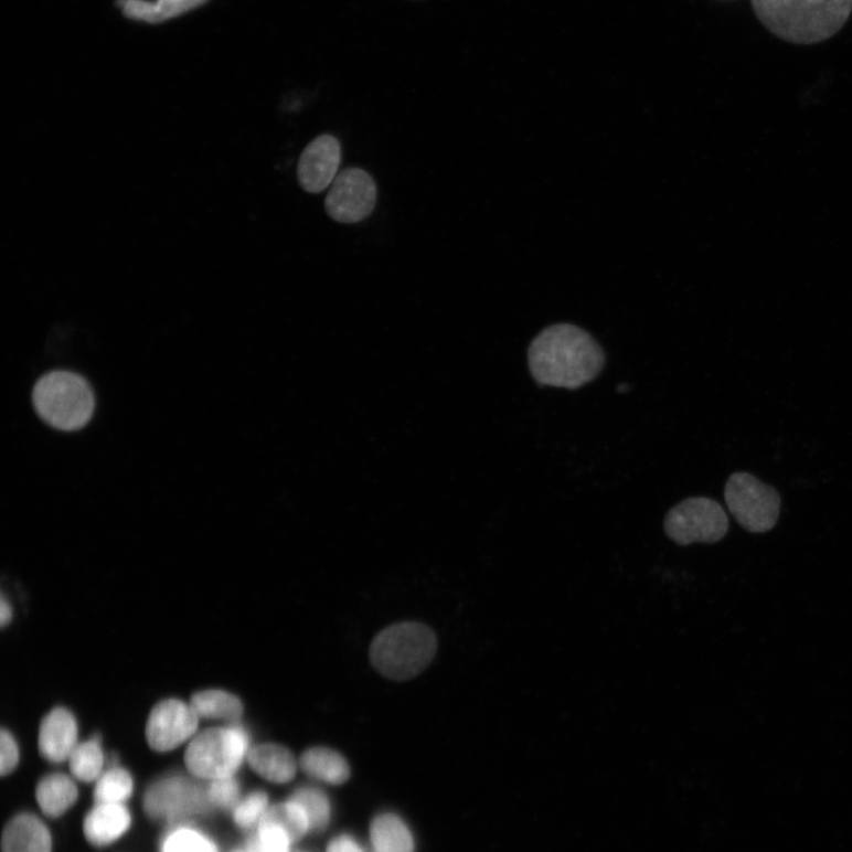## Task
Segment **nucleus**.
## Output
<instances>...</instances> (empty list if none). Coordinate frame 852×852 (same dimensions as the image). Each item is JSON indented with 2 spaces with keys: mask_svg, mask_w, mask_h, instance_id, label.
<instances>
[{
  "mask_svg": "<svg viewBox=\"0 0 852 852\" xmlns=\"http://www.w3.org/2000/svg\"><path fill=\"white\" fill-rule=\"evenodd\" d=\"M249 735L239 725L206 729L189 745L185 764L196 778L216 780L234 777L248 757Z\"/></svg>",
  "mask_w": 852,
  "mask_h": 852,
  "instance_id": "5",
  "label": "nucleus"
},
{
  "mask_svg": "<svg viewBox=\"0 0 852 852\" xmlns=\"http://www.w3.org/2000/svg\"><path fill=\"white\" fill-rule=\"evenodd\" d=\"M130 821L124 805H96L85 819L86 839L95 846H106L121 838Z\"/></svg>",
  "mask_w": 852,
  "mask_h": 852,
  "instance_id": "14",
  "label": "nucleus"
},
{
  "mask_svg": "<svg viewBox=\"0 0 852 852\" xmlns=\"http://www.w3.org/2000/svg\"><path fill=\"white\" fill-rule=\"evenodd\" d=\"M529 365L539 385L577 390L597 379L605 365V354L581 327L558 323L534 338Z\"/></svg>",
  "mask_w": 852,
  "mask_h": 852,
  "instance_id": "1",
  "label": "nucleus"
},
{
  "mask_svg": "<svg viewBox=\"0 0 852 852\" xmlns=\"http://www.w3.org/2000/svg\"><path fill=\"white\" fill-rule=\"evenodd\" d=\"M300 766L308 776L332 785H341L350 778L348 762L330 748L317 747L306 750Z\"/></svg>",
  "mask_w": 852,
  "mask_h": 852,
  "instance_id": "17",
  "label": "nucleus"
},
{
  "mask_svg": "<svg viewBox=\"0 0 852 852\" xmlns=\"http://www.w3.org/2000/svg\"><path fill=\"white\" fill-rule=\"evenodd\" d=\"M3 852H52V835L34 814L11 819L2 838Z\"/></svg>",
  "mask_w": 852,
  "mask_h": 852,
  "instance_id": "13",
  "label": "nucleus"
},
{
  "mask_svg": "<svg viewBox=\"0 0 852 852\" xmlns=\"http://www.w3.org/2000/svg\"><path fill=\"white\" fill-rule=\"evenodd\" d=\"M132 792V777L126 769L113 767L97 779L94 800L96 805H124Z\"/></svg>",
  "mask_w": 852,
  "mask_h": 852,
  "instance_id": "22",
  "label": "nucleus"
},
{
  "mask_svg": "<svg viewBox=\"0 0 852 852\" xmlns=\"http://www.w3.org/2000/svg\"><path fill=\"white\" fill-rule=\"evenodd\" d=\"M12 618V609L11 605L6 598V596H2V601H0V621H2V626L6 627L8 622Z\"/></svg>",
  "mask_w": 852,
  "mask_h": 852,
  "instance_id": "31",
  "label": "nucleus"
},
{
  "mask_svg": "<svg viewBox=\"0 0 852 852\" xmlns=\"http://www.w3.org/2000/svg\"><path fill=\"white\" fill-rule=\"evenodd\" d=\"M663 526L667 536L680 546L715 544L727 534L729 521L715 500L690 498L671 508Z\"/></svg>",
  "mask_w": 852,
  "mask_h": 852,
  "instance_id": "7",
  "label": "nucleus"
},
{
  "mask_svg": "<svg viewBox=\"0 0 852 852\" xmlns=\"http://www.w3.org/2000/svg\"><path fill=\"white\" fill-rule=\"evenodd\" d=\"M725 501L734 519L750 533L771 531L778 522V491L748 472L732 475L725 487Z\"/></svg>",
  "mask_w": 852,
  "mask_h": 852,
  "instance_id": "6",
  "label": "nucleus"
},
{
  "mask_svg": "<svg viewBox=\"0 0 852 852\" xmlns=\"http://www.w3.org/2000/svg\"><path fill=\"white\" fill-rule=\"evenodd\" d=\"M73 776L90 782L103 776L105 756L97 741H89L75 747L70 758Z\"/></svg>",
  "mask_w": 852,
  "mask_h": 852,
  "instance_id": "23",
  "label": "nucleus"
},
{
  "mask_svg": "<svg viewBox=\"0 0 852 852\" xmlns=\"http://www.w3.org/2000/svg\"><path fill=\"white\" fill-rule=\"evenodd\" d=\"M437 650L432 629L419 622H401L374 638L370 650L373 667L395 681L413 679L430 664Z\"/></svg>",
  "mask_w": 852,
  "mask_h": 852,
  "instance_id": "3",
  "label": "nucleus"
},
{
  "mask_svg": "<svg viewBox=\"0 0 852 852\" xmlns=\"http://www.w3.org/2000/svg\"><path fill=\"white\" fill-rule=\"evenodd\" d=\"M247 758L254 771L269 781L285 784L297 775V760L284 746L257 745L251 748Z\"/></svg>",
  "mask_w": 852,
  "mask_h": 852,
  "instance_id": "15",
  "label": "nucleus"
},
{
  "mask_svg": "<svg viewBox=\"0 0 852 852\" xmlns=\"http://www.w3.org/2000/svg\"><path fill=\"white\" fill-rule=\"evenodd\" d=\"M191 706L200 717L224 720L227 723H236L243 715L241 700L224 691H205L195 694L191 700Z\"/></svg>",
  "mask_w": 852,
  "mask_h": 852,
  "instance_id": "20",
  "label": "nucleus"
},
{
  "mask_svg": "<svg viewBox=\"0 0 852 852\" xmlns=\"http://www.w3.org/2000/svg\"><path fill=\"white\" fill-rule=\"evenodd\" d=\"M77 733L74 715L68 710L55 709L41 724L39 743L42 756L53 763L70 759L77 746Z\"/></svg>",
  "mask_w": 852,
  "mask_h": 852,
  "instance_id": "12",
  "label": "nucleus"
},
{
  "mask_svg": "<svg viewBox=\"0 0 852 852\" xmlns=\"http://www.w3.org/2000/svg\"><path fill=\"white\" fill-rule=\"evenodd\" d=\"M20 762V750L14 737L7 729L0 734V773L7 776L18 767Z\"/></svg>",
  "mask_w": 852,
  "mask_h": 852,
  "instance_id": "29",
  "label": "nucleus"
},
{
  "mask_svg": "<svg viewBox=\"0 0 852 852\" xmlns=\"http://www.w3.org/2000/svg\"><path fill=\"white\" fill-rule=\"evenodd\" d=\"M327 852H363V850L349 835H341L330 844Z\"/></svg>",
  "mask_w": 852,
  "mask_h": 852,
  "instance_id": "30",
  "label": "nucleus"
},
{
  "mask_svg": "<svg viewBox=\"0 0 852 852\" xmlns=\"http://www.w3.org/2000/svg\"><path fill=\"white\" fill-rule=\"evenodd\" d=\"M200 718L191 703L174 699L162 701L147 721V742L155 750H172L195 734Z\"/></svg>",
  "mask_w": 852,
  "mask_h": 852,
  "instance_id": "10",
  "label": "nucleus"
},
{
  "mask_svg": "<svg viewBox=\"0 0 852 852\" xmlns=\"http://www.w3.org/2000/svg\"><path fill=\"white\" fill-rule=\"evenodd\" d=\"M211 806L228 809L237 806L239 785L234 777L211 780L207 786Z\"/></svg>",
  "mask_w": 852,
  "mask_h": 852,
  "instance_id": "27",
  "label": "nucleus"
},
{
  "mask_svg": "<svg viewBox=\"0 0 852 852\" xmlns=\"http://www.w3.org/2000/svg\"><path fill=\"white\" fill-rule=\"evenodd\" d=\"M291 843L286 834L274 828H259L249 842V852H288Z\"/></svg>",
  "mask_w": 852,
  "mask_h": 852,
  "instance_id": "28",
  "label": "nucleus"
},
{
  "mask_svg": "<svg viewBox=\"0 0 852 852\" xmlns=\"http://www.w3.org/2000/svg\"><path fill=\"white\" fill-rule=\"evenodd\" d=\"M207 0H125L123 7L126 18L149 23H161L179 18L191 10L202 7Z\"/></svg>",
  "mask_w": 852,
  "mask_h": 852,
  "instance_id": "16",
  "label": "nucleus"
},
{
  "mask_svg": "<svg viewBox=\"0 0 852 852\" xmlns=\"http://www.w3.org/2000/svg\"><path fill=\"white\" fill-rule=\"evenodd\" d=\"M376 203V185L364 170L341 171L326 196L329 216L342 224H354L368 219Z\"/></svg>",
  "mask_w": 852,
  "mask_h": 852,
  "instance_id": "9",
  "label": "nucleus"
},
{
  "mask_svg": "<svg viewBox=\"0 0 852 852\" xmlns=\"http://www.w3.org/2000/svg\"><path fill=\"white\" fill-rule=\"evenodd\" d=\"M210 806L207 788L180 776L159 779L150 786L143 798L147 814L168 821L203 813Z\"/></svg>",
  "mask_w": 852,
  "mask_h": 852,
  "instance_id": "8",
  "label": "nucleus"
},
{
  "mask_svg": "<svg viewBox=\"0 0 852 852\" xmlns=\"http://www.w3.org/2000/svg\"><path fill=\"white\" fill-rule=\"evenodd\" d=\"M32 402L39 416L62 432L84 428L95 408L90 385L81 375L68 371L43 375L32 392Z\"/></svg>",
  "mask_w": 852,
  "mask_h": 852,
  "instance_id": "4",
  "label": "nucleus"
},
{
  "mask_svg": "<svg viewBox=\"0 0 852 852\" xmlns=\"http://www.w3.org/2000/svg\"><path fill=\"white\" fill-rule=\"evenodd\" d=\"M628 390H629V386H628V385H626V384L619 385V386L617 387V391H618V392H627Z\"/></svg>",
  "mask_w": 852,
  "mask_h": 852,
  "instance_id": "32",
  "label": "nucleus"
},
{
  "mask_svg": "<svg viewBox=\"0 0 852 852\" xmlns=\"http://www.w3.org/2000/svg\"><path fill=\"white\" fill-rule=\"evenodd\" d=\"M291 801L303 810L307 816L309 829L323 830L330 823V801L324 794L315 788H301L295 791Z\"/></svg>",
  "mask_w": 852,
  "mask_h": 852,
  "instance_id": "24",
  "label": "nucleus"
},
{
  "mask_svg": "<svg viewBox=\"0 0 852 852\" xmlns=\"http://www.w3.org/2000/svg\"><path fill=\"white\" fill-rule=\"evenodd\" d=\"M74 781L64 775H51L38 786L36 799L41 810L49 817H58L70 810L77 799Z\"/></svg>",
  "mask_w": 852,
  "mask_h": 852,
  "instance_id": "18",
  "label": "nucleus"
},
{
  "mask_svg": "<svg viewBox=\"0 0 852 852\" xmlns=\"http://www.w3.org/2000/svg\"><path fill=\"white\" fill-rule=\"evenodd\" d=\"M371 840L375 852H414V840L402 819L382 814L371 826Z\"/></svg>",
  "mask_w": 852,
  "mask_h": 852,
  "instance_id": "19",
  "label": "nucleus"
},
{
  "mask_svg": "<svg viewBox=\"0 0 852 852\" xmlns=\"http://www.w3.org/2000/svg\"><path fill=\"white\" fill-rule=\"evenodd\" d=\"M259 828L280 830L292 844L303 838L309 823L303 810L290 800L287 805L275 806L266 811L260 818Z\"/></svg>",
  "mask_w": 852,
  "mask_h": 852,
  "instance_id": "21",
  "label": "nucleus"
},
{
  "mask_svg": "<svg viewBox=\"0 0 852 852\" xmlns=\"http://www.w3.org/2000/svg\"><path fill=\"white\" fill-rule=\"evenodd\" d=\"M268 797L265 792L256 791L237 802L234 810V818L241 828H251L267 811Z\"/></svg>",
  "mask_w": 852,
  "mask_h": 852,
  "instance_id": "26",
  "label": "nucleus"
},
{
  "mask_svg": "<svg viewBox=\"0 0 852 852\" xmlns=\"http://www.w3.org/2000/svg\"><path fill=\"white\" fill-rule=\"evenodd\" d=\"M750 4L765 29L798 45L838 35L852 13V0H750Z\"/></svg>",
  "mask_w": 852,
  "mask_h": 852,
  "instance_id": "2",
  "label": "nucleus"
},
{
  "mask_svg": "<svg viewBox=\"0 0 852 852\" xmlns=\"http://www.w3.org/2000/svg\"><path fill=\"white\" fill-rule=\"evenodd\" d=\"M161 852H219L213 842L200 831L179 828L169 833Z\"/></svg>",
  "mask_w": 852,
  "mask_h": 852,
  "instance_id": "25",
  "label": "nucleus"
},
{
  "mask_svg": "<svg viewBox=\"0 0 852 852\" xmlns=\"http://www.w3.org/2000/svg\"><path fill=\"white\" fill-rule=\"evenodd\" d=\"M341 162L339 140L331 135H323L311 141L302 152L298 177L301 188L309 193H320L338 175Z\"/></svg>",
  "mask_w": 852,
  "mask_h": 852,
  "instance_id": "11",
  "label": "nucleus"
}]
</instances>
